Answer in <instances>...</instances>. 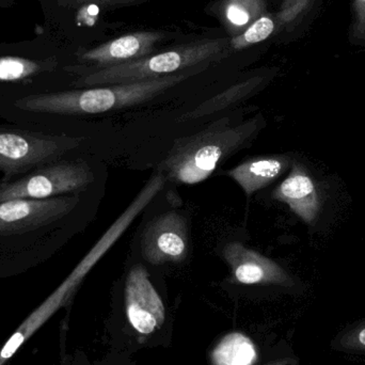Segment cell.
Instances as JSON below:
<instances>
[{
    "mask_svg": "<svg viewBox=\"0 0 365 365\" xmlns=\"http://www.w3.org/2000/svg\"><path fill=\"white\" fill-rule=\"evenodd\" d=\"M201 71H184L138 83L0 98V118L29 130L68 136V130L78 120L149 102Z\"/></svg>",
    "mask_w": 365,
    "mask_h": 365,
    "instance_id": "cell-1",
    "label": "cell"
},
{
    "mask_svg": "<svg viewBox=\"0 0 365 365\" xmlns=\"http://www.w3.org/2000/svg\"><path fill=\"white\" fill-rule=\"evenodd\" d=\"M85 193L0 201V279L51 259L73 233Z\"/></svg>",
    "mask_w": 365,
    "mask_h": 365,
    "instance_id": "cell-2",
    "label": "cell"
},
{
    "mask_svg": "<svg viewBox=\"0 0 365 365\" xmlns=\"http://www.w3.org/2000/svg\"><path fill=\"white\" fill-rule=\"evenodd\" d=\"M259 126L255 119L230 126L229 119L223 118L197 134L178 139L158 166L160 173L180 184L204 182L222 160L253 138Z\"/></svg>",
    "mask_w": 365,
    "mask_h": 365,
    "instance_id": "cell-3",
    "label": "cell"
},
{
    "mask_svg": "<svg viewBox=\"0 0 365 365\" xmlns=\"http://www.w3.org/2000/svg\"><path fill=\"white\" fill-rule=\"evenodd\" d=\"M227 42L223 38L199 41L162 53H153L134 61L86 71L71 85L73 88L100 87L169 76L218 59L227 48Z\"/></svg>",
    "mask_w": 365,
    "mask_h": 365,
    "instance_id": "cell-4",
    "label": "cell"
},
{
    "mask_svg": "<svg viewBox=\"0 0 365 365\" xmlns=\"http://www.w3.org/2000/svg\"><path fill=\"white\" fill-rule=\"evenodd\" d=\"M78 137L47 134L16 124L0 125V182L23 177L36 167L68 154L85 145Z\"/></svg>",
    "mask_w": 365,
    "mask_h": 365,
    "instance_id": "cell-5",
    "label": "cell"
},
{
    "mask_svg": "<svg viewBox=\"0 0 365 365\" xmlns=\"http://www.w3.org/2000/svg\"><path fill=\"white\" fill-rule=\"evenodd\" d=\"M75 153L40 165L19 179L0 182V201L85 193L96 182V175L89 160Z\"/></svg>",
    "mask_w": 365,
    "mask_h": 365,
    "instance_id": "cell-6",
    "label": "cell"
},
{
    "mask_svg": "<svg viewBox=\"0 0 365 365\" xmlns=\"http://www.w3.org/2000/svg\"><path fill=\"white\" fill-rule=\"evenodd\" d=\"M113 242L108 236H102L89 252L77 264L76 267L64 279L63 282L36 308L19 329L10 336L6 344L0 349V365H4L19 351V347L62 307L68 306L78 291L83 281L92 268L110 250Z\"/></svg>",
    "mask_w": 365,
    "mask_h": 365,
    "instance_id": "cell-7",
    "label": "cell"
},
{
    "mask_svg": "<svg viewBox=\"0 0 365 365\" xmlns=\"http://www.w3.org/2000/svg\"><path fill=\"white\" fill-rule=\"evenodd\" d=\"M124 307L128 324L141 336H151L164 326L166 306L143 265H135L126 277Z\"/></svg>",
    "mask_w": 365,
    "mask_h": 365,
    "instance_id": "cell-8",
    "label": "cell"
},
{
    "mask_svg": "<svg viewBox=\"0 0 365 365\" xmlns=\"http://www.w3.org/2000/svg\"><path fill=\"white\" fill-rule=\"evenodd\" d=\"M141 252L152 265L182 263L188 253V230L184 217L168 212L152 219L141 236Z\"/></svg>",
    "mask_w": 365,
    "mask_h": 365,
    "instance_id": "cell-9",
    "label": "cell"
},
{
    "mask_svg": "<svg viewBox=\"0 0 365 365\" xmlns=\"http://www.w3.org/2000/svg\"><path fill=\"white\" fill-rule=\"evenodd\" d=\"M166 38L160 31H138L124 34L115 40L108 41L100 46L88 49L78 55L81 63L91 64L90 68L66 66V72L81 74L86 71L98 70L107 66H117L134 61L154 53V46Z\"/></svg>",
    "mask_w": 365,
    "mask_h": 365,
    "instance_id": "cell-10",
    "label": "cell"
},
{
    "mask_svg": "<svg viewBox=\"0 0 365 365\" xmlns=\"http://www.w3.org/2000/svg\"><path fill=\"white\" fill-rule=\"evenodd\" d=\"M222 257L230 266L234 280L240 284L287 287L294 284L293 279L282 266L240 242L225 245Z\"/></svg>",
    "mask_w": 365,
    "mask_h": 365,
    "instance_id": "cell-11",
    "label": "cell"
},
{
    "mask_svg": "<svg viewBox=\"0 0 365 365\" xmlns=\"http://www.w3.org/2000/svg\"><path fill=\"white\" fill-rule=\"evenodd\" d=\"M56 58L31 59L21 56H0V98L45 92L40 81L58 70Z\"/></svg>",
    "mask_w": 365,
    "mask_h": 365,
    "instance_id": "cell-12",
    "label": "cell"
},
{
    "mask_svg": "<svg viewBox=\"0 0 365 365\" xmlns=\"http://www.w3.org/2000/svg\"><path fill=\"white\" fill-rule=\"evenodd\" d=\"M272 197L289 206V210L307 225H312L319 218L321 195L317 182L299 163L291 165V171L274 189Z\"/></svg>",
    "mask_w": 365,
    "mask_h": 365,
    "instance_id": "cell-13",
    "label": "cell"
},
{
    "mask_svg": "<svg viewBox=\"0 0 365 365\" xmlns=\"http://www.w3.org/2000/svg\"><path fill=\"white\" fill-rule=\"evenodd\" d=\"M291 165L287 156H257L227 171V175L251 197L279 179Z\"/></svg>",
    "mask_w": 365,
    "mask_h": 365,
    "instance_id": "cell-14",
    "label": "cell"
},
{
    "mask_svg": "<svg viewBox=\"0 0 365 365\" xmlns=\"http://www.w3.org/2000/svg\"><path fill=\"white\" fill-rule=\"evenodd\" d=\"M327 0H283L280 10L274 16L276 34L299 36L310 28L319 16Z\"/></svg>",
    "mask_w": 365,
    "mask_h": 365,
    "instance_id": "cell-15",
    "label": "cell"
},
{
    "mask_svg": "<svg viewBox=\"0 0 365 365\" xmlns=\"http://www.w3.org/2000/svg\"><path fill=\"white\" fill-rule=\"evenodd\" d=\"M265 79V77L263 76H255L235 83L221 93L202 103L190 113L182 115L179 121L199 119V118L206 117V115H210L212 113H219L223 109L229 108L232 105L237 104L250 96L251 94L255 93L263 85Z\"/></svg>",
    "mask_w": 365,
    "mask_h": 365,
    "instance_id": "cell-16",
    "label": "cell"
},
{
    "mask_svg": "<svg viewBox=\"0 0 365 365\" xmlns=\"http://www.w3.org/2000/svg\"><path fill=\"white\" fill-rule=\"evenodd\" d=\"M212 365H255L257 349L246 334L232 332L221 339L210 353Z\"/></svg>",
    "mask_w": 365,
    "mask_h": 365,
    "instance_id": "cell-17",
    "label": "cell"
},
{
    "mask_svg": "<svg viewBox=\"0 0 365 365\" xmlns=\"http://www.w3.org/2000/svg\"><path fill=\"white\" fill-rule=\"evenodd\" d=\"M223 14L230 29L237 36L266 14V0H225Z\"/></svg>",
    "mask_w": 365,
    "mask_h": 365,
    "instance_id": "cell-18",
    "label": "cell"
},
{
    "mask_svg": "<svg viewBox=\"0 0 365 365\" xmlns=\"http://www.w3.org/2000/svg\"><path fill=\"white\" fill-rule=\"evenodd\" d=\"M277 32L276 16L264 14L251 24L246 30L229 41L230 47L234 51H242L251 45L264 42Z\"/></svg>",
    "mask_w": 365,
    "mask_h": 365,
    "instance_id": "cell-19",
    "label": "cell"
},
{
    "mask_svg": "<svg viewBox=\"0 0 365 365\" xmlns=\"http://www.w3.org/2000/svg\"><path fill=\"white\" fill-rule=\"evenodd\" d=\"M331 349L349 355H365V317L343 328L332 339Z\"/></svg>",
    "mask_w": 365,
    "mask_h": 365,
    "instance_id": "cell-20",
    "label": "cell"
},
{
    "mask_svg": "<svg viewBox=\"0 0 365 365\" xmlns=\"http://www.w3.org/2000/svg\"><path fill=\"white\" fill-rule=\"evenodd\" d=\"M351 12L347 40L353 46H365V0H351Z\"/></svg>",
    "mask_w": 365,
    "mask_h": 365,
    "instance_id": "cell-21",
    "label": "cell"
},
{
    "mask_svg": "<svg viewBox=\"0 0 365 365\" xmlns=\"http://www.w3.org/2000/svg\"><path fill=\"white\" fill-rule=\"evenodd\" d=\"M58 4L68 9H79L85 6H98L104 9H117L132 6L139 0H57Z\"/></svg>",
    "mask_w": 365,
    "mask_h": 365,
    "instance_id": "cell-22",
    "label": "cell"
},
{
    "mask_svg": "<svg viewBox=\"0 0 365 365\" xmlns=\"http://www.w3.org/2000/svg\"><path fill=\"white\" fill-rule=\"evenodd\" d=\"M61 365H90L87 358L78 356L66 355L64 349L61 351Z\"/></svg>",
    "mask_w": 365,
    "mask_h": 365,
    "instance_id": "cell-23",
    "label": "cell"
},
{
    "mask_svg": "<svg viewBox=\"0 0 365 365\" xmlns=\"http://www.w3.org/2000/svg\"><path fill=\"white\" fill-rule=\"evenodd\" d=\"M294 364L293 358L283 357L278 358V359L272 360L264 365H292Z\"/></svg>",
    "mask_w": 365,
    "mask_h": 365,
    "instance_id": "cell-24",
    "label": "cell"
}]
</instances>
